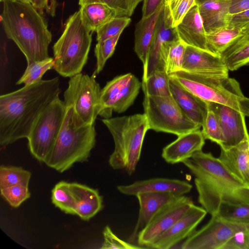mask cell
Segmentation results:
<instances>
[{
    "instance_id": "74e56055",
    "label": "cell",
    "mask_w": 249,
    "mask_h": 249,
    "mask_svg": "<svg viewBox=\"0 0 249 249\" xmlns=\"http://www.w3.org/2000/svg\"><path fill=\"white\" fill-rule=\"evenodd\" d=\"M131 22L128 17H116L96 31V40H104L123 32Z\"/></svg>"
},
{
    "instance_id": "277c9868",
    "label": "cell",
    "mask_w": 249,
    "mask_h": 249,
    "mask_svg": "<svg viewBox=\"0 0 249 249\" xmlns=\"http://www.w3.org/2000/svg\"><path fill=\"white\" fill-rule=\"evenodd\" d=\"M112 136L114 149L109 158L114 169H124L129 175L135 171L143 140L149 129L144 113L102 119Z\"/></svg>"
},
{
    "instance_id": "b9f144b4",
    "label": "cell",
    "mask_w": 249,
    "mask_h": 249,
    "mask_svg": "<svg viewBox=\"0 0 249 249\" xmlns=\"http://www.w3.org/2000/svg\"><path fill=\"white\" fill-rule=\"evenodd\" d=\"M222 249H249V223H245L225 244Z\"/></svg>"
},
{
    "instance_id": "d6a6232c",
    "label": "cell",
    "mask_w": 249,
    "mask_h": 249,
    "mask_svg": "<svg viewBox=\"0 0 249 249\" xmlns=\"http://www.w3.org/2000/svg\"><path fill=\"white\" fill-rule=\"evenodd\" d=\"M31 173L21 167H0V189L15 185L28 187Z\"/></svg>"
},
{
    "instance_id": "8fae6325",
    "label": "cell",
    "mask_w": 249,
    "mask_h": 249,
    "mask_svg": "<svg viewBox=\"0 0 249 249\" xmlns=\"http://www.w3.org/2000/svg\"><path fill=\"white\" fill-rule=\"evenodd\" d=\"M245 223L226 220L217 215H211L209 222L195 231L182 244V249H222L225 244Z\"/></svg>"
},
{
    "instance_id": "30bf717a",
    "label": "cell",
    "mask_w": 249,
    "mask_h": 249,
    "mask_svg": "<svg viewBox=\"0 0 249 249\" xmlns=\"http://www.w3.org/2000/svg\"><path fill=\"white\" fill-rule=\"evenodd\" d=\"M67 111L59 97L53 101L40 113L27 138L32 156L45 163L55 142Z\"/></svg>"
},
{
    "instance_id": "d4e9b609",
    "label": "cell",
    "mask_w": 249,
    "mask_h": 249,
    "mask_svg": "<svg viewBox=\"0 0 249 249\" xmlns=\"http://www.w3.org/2000/svg\"><path fill=\"white\" fill-rule=\"evenodd\" d=\"M165 1L166 0L155 13L149 17L142 18L136 24L134 50L143 66L146 63L156 23Z\"/></svg>"
},
{
    "instance_id": "484cf974",
    "label": "cell",
    "mask_w": 249,
    "mask_h": 249,
    "mask_svg": "<svg viewBox=\"0 0 249 249\" xmlns=\"http://www.w3.org/2000/svg\"><path fill=\"white\" fill-rule=\"evenodd\" d=\"M220 56L229 71L237 70L249 64V24Z\"/></svg>"
},
{
    "instance_id": "5b68a950",
    "label": "cell",
    "mask_w": 249,
    "mask_h": 249,
    "mask_svg": "<svg viewBox=\"0 0 249 249\" xmlns=\"http://www.w3.org/2000/svg\"><path fill=\"white\" fill-rule=\"evenodd\" d=\"M94 124L76 127L71 107H67L60 131L45 163L62 173L75 163L87 160L96 142Z\"/></svg>"
},
{
    "instance_id": "ee69618b",
    "label": "cell",
    "mask_w": 249,
    "mask_h": 249,
    "mask_svg": "<svg viewBox=\"0 0 249 249\" xmlns=\"http://www.w3.org/2000/svg\"><path fill=\"white\" fill-rule=\"evenodd\" d=\"M249 24V9L230 15L227 27L243 28Z\"/></svg>"
},
{
    "instance_id": "ba28073f",
    "label": "cell",
    "mask_w": 249,
    "mask_h": 249,
    "mask_svg": "<svg viewBox=\"0 0 249 249\" xmlns=\"http://www.w3.org/2000/svg\"><path fill=\"white\" fill-rule=\"evenodd\" d=\"M96 74L80 73L70 78L64 93V102L71 107L76 127L94 124L100 110L101 89L96 81Z\"/></svg>"
},
{
    "instance_id": "4fadbf2b",
    "label": "cell",
    "mask_w": 249,
    "mask_h": 249,
    "mask_svg": "<svg viewBox=\"0 0 249 249\" xmlns=\"http://www.w3.org/2000/svg\"><path fill=\"white\" fill-rule=\"evenodd\" d=\"M178 39L166 1L156 23L146 63L143 66L142 79L156 71H165L163 60L164 51L168 43Z\"/></svg>"
},
{
    "instance_id": "d6986e66",
    "label": "cell",
    "mask_w": 249,
    "mask_h": 249,
    "mask_svg": "<svg viewBox=\"0 0 249 249\" xmlns=\"http://www.w3.org/2000/svg\"><path fill=\"white\" fill-rule=\"evenodd\" d=\"M136 196L140 210L137 223L129 238L132 242L137 240L140 232L161 208L180 196L170 192H145L139 193Z\"/></svg>"
},
{
    "instance_id": "44dd1931",
    "label": "cell",
    "mask_w": 249,
    "mask_h": 249,
    "mask_svg": "<svg viewBox=\"0 0 249 249\" xmlns=\"http://www.w3.org/2000/svg\"><path fill=\"white\" fill-rule=\"evenodd\" d=\"M218 159L234 176L249 185V139L231 147L220 148Z\"/></svg>"
},
{
    "instance_id": "5bb4252c",
    "label": "cell",
    "mask_w": 249,
    "mask_h": 249,
    "mask_svg": "<svg viewBox=\"0 0 249 249\" xmlns=\"http://www.w3.org/2000/svg\"><path fill=\"white\" fill-rule=\"evenodd\" d=\"M208 107L217 115L223 135L220 148L235 146L249 139L245 116L241 112L227 106L208 103Z\"/></svg>"
},
{
    "instance_id": "60d3db41",
    "label": "cell",
    "mask_w": 249,
    "mask_h": 249,
    "mask_svg": "<svg viewBox=\"0 0 249 249\" xmlns=\"http://www.w3.org/2000/svg\"><path fill=\"white\" fill-rule=\"evenodd\" d=\"M103 234L104 242L101 249H137L142 248L141 246L134 245L122 240L113 232L108 226L105 228Z\"/></svg>"
},
{
    "instance_id": "4316f807",
    "label": "cell",
    "mask_w": 249,
    "mask_h": 249,
    "mask_svg": "<svg viewBox=\"0 0 249 249\" xmlns=\"http://www.w3.org/2000/svg\"><path fill=\"white\" fill-rule=\"evenodd\" d=\"M82 21L90 32H96L103 25L117 17L115 9L104 2H93L80 6Z\"/></svg>"
},
{
    "instance_id": "681fc988",
    "label": "cell",
    "mask_w": 249,
    "mask_h": 249,
    "mask_svg": "<svg viewBox=\"0 0 249 249\" xmlns=\"http://www.w3.org/2000/svg\"><path fill=\"white\" fill-rule=\"evenodd\" d=\"M14 0L20 1L21 2L28 3H31V4H32V0Z\"/></svg>"
},
{
    "instance_id": "7a4b0ae2",
    "label": "cell",
    "mask_w": 249,
    "mask_h": 249,
    "mask_svg": "<svg viewBox=\"0 0 249 249\" xmlns=\"http://www.w3.org/2000/svg\"><path fill=\"white\" fill-rule=\"evenodd\" d=\"M195 176L198 200L211 215L221 203H249V185L234 176L218 158L202 150L182 162Z\"/></svg>"
},
{
    "instance_id": "f6af8a7d",
    "label": "cell",
    "mask_w": 249,
    "mask_h": 249,
    "mask_svg": "<svg viewBox=\"0 0 249 249\" xmlns=\"http://www.w3.org/2000/svg\"><path fill=\"white\" fill-rule=\"evenodd\" d=\"M142 18H146L155 13L165 0H143Z\"/></svg>"
},
{
    "instance_id": "bcb514c9",
    "label": "cell",
    "mask_w": 249,
    "mask_h": 249,
    "mask_svg": "<svg viewBox=\"0 0 249 249\" xmlns=\"http://www.w3.org/2000/svg\"><path fill=\"white\" fill-rule=\"evenodd\" d=\"M249 9V0H230L229 13L234 14Z\"/></svg>"
},
{
    "instance_id": "83f0119b",
    "label": "cell",
    "mask_w": 249,
    "mask_h": 249,
    "mask_svg": "<svg viewBox=\"0 0 249 249\" xmlns=\"http://www.w3.org/2000/svg\"><path fill=\"white\" fill-rule=\"evenodd\" d=\"M142 83L133 75L129 82L115 92L111 105V110L118 113L124 112L134 103L138 95Z\"/></svg>"
},
{
    "instance_id": "836d02e7",
    "label": "cell",
    "mask_w": 249,
    "mask_h": 249,
    "mask_svg": "<svg viewBox=\"0 0 249 249\" xmlns=\"http://www.w3.org/2000/svg\"><path fill=\"white\" fill-rule=\"evenodd\" d=\"M54 65V59L51 57L27 65L23 74L17 81V85L24 84L27 86L40 81L45 73L53 68Z\"/></svg>"
},
{
    "instance_id": "1f68e13d",
    "label": "cell",
    "mask_w": 249,
    "mask_h": 249,
    "mask_svg": "<svg viewBox=\"0 0 249 249\" xmlns=\"http://www.w3.org/2000/svg\"><path fill=\"white\" fill-rule=\"evenodd\" d=\"M51 199L54 205L65 213L75 214L70 183L61 181L56 183L52 190Z\"/></svg>"
},
{
    "instance_id": "2e32d148",
    "label": "cell",
    "mask_w": 249,
    "mask_h": 249,
    "mask_svg": "<svg viewBox=\"0 0 249 249\" xmlns=\"http://www.w3.org/2000/svg\"><path fill=\"white\" fill-rule=\"evenodd\" d=\"M209 76H229V69L220 55L186 45L182 70Z\"/></svg>"
},
{
    "instance_id": "f5cc1de1",
    "label": "cell",
    "mask_w": 249,
    "mask_h": 249,
    "mask_svg": "<svg viewBox=\"0 0 249 249\" xmlns=\"http://www.w3.org/2000/svg\"><path fill=\"white\" fill-rule=\"evenodd\" d=\"M0 0V1H2V0Z\"/></svg>"
},
{
    "instance_id": "ac0fdd59",
    "label": "cell",
    "mask_w": 249,
    "mask_h": 249,
    "mask_svg": "<svg viewBox=\"0 0 249 249\" xmlns=\"http://www.w3.org/2000/svg\"><path fill=\"white\" fill-rule=\"evenodd\" d=\"M192 188V185L185 181L166 178H153L117 186L121 193L135 196L145 192H170L181 196L189 193Z\"/></svg>"
},
{
    "instance_id": "ffe728a7",
    "label": "cell",
    "mask_w": 249,
    "mask_h": 249,
    "mask_svg": "<svg viewBox=\"0 0 249 249\" xmlns=\"http://www.w3.org/2000/svg\"><path fill=\"white\" fill-rule=\"evenodd\" d=\"M175 27L179 39L186 45L209 52L207 34L197 5L193 6Z\"/></svg>"
},
{
    "instance_id": "f1b7e54d",
    "label": "cell",
    "mask_w": 249,
    "mask_h": 249,
    "mask_svg": "<svg viewBox=\"0 0 249 249\" xmlns=\"http://www.w3.org/2000/svg\"><path fill=\"white\" fill-rule=\"evenodd\" d=\"M242 33V28L226 27L207 34V47L209 52L220 55Z\"/></svg>"
},
{
    "instance_id": "f546056e",
    "label": "cell",
    "mask_w": 249,
    "mask_h": 249,
    "mask_svg": "<svg viewBox=\"0 0 249 249\" xmlns=\"http://www.w3.org/2000/svg\"><path fill=\"white\" fill-rule=\"evenodd\" d=\"M142 88L144 95H171L170 76L165 71H156L145 79H142Z\"/></svg>"
},
{
    "instance_id": "9a60e30c",
    "label": "cell",
    "mask_w": 249,
    "mask_h": 249,
    "mask_svg": "<svg viewBox=\"0 0 249 249\" xmlns=\"http://www.w3.org/2000/svg\"><path fill=\"white\" fill-rule=\"evenodd\" d=\"M207 211L193 204L168 230L156 239L148 248L170 249L187 238L205 217Z\"/></svg>"
},
{
    "instance_id": "cb8c5ba5",
    "label": "cell",
    "mask_w": 249,
    "mask_h": 249,
    "mask_svg": "<svg viewBox=\"0 0 249 249\" xmlns=\"http://www.w3.org/2000/svg\"><path fill=\"white\" fill-rule=\"evenodd\" d=\"M230 0H208L198 5L206 34L228 27Z\"/></svg>"
},
{
    "instance_id": "4dcf8cb0",
    "label": "cell",
    "mask_w": 249,
    "mask_h": 249,
    "mask_svg": "<svg viewBox=\"0 0 249 249\" xmlns=\"http://www.w3.org/2000/svg\"><path fill=\"white\" fill-rule=\"evenodd\" d=\"M186 45L179 39L166 46L163 54L165 71L169 75L182 70Z\"/></svg>"
},
{
    "instance_id": "7dc6e473",
    "label": "cell",
    "mask_w": 249,
    "mask_h": 249,
    "mask_svg": "<svg viewBox=\"0 0 249 249\" xmlns=\"http://www.w3.org/2000/svg\"><path fill=\"white\" fill-rule=\"evenodd\" d=\"M49 0H32V4L41 13L47 9Z\"/></svg>"
},
{
    "instance_id": "d590c367",
    "label": "cell",
    "mask_w": 249,
    "mask_h": 249,
    "mask_svg": "<svg viewBox=\"0 0 249 249\" xmlns=\"http://www.w3.org/2000/svg\"><path fill=\"white\" fill-rule=\"evenodd\" d=\"M121 33L106 39L98 41L94 49L96 58V66L94 72L99 73L104 69L107 59L113 54Z\"/></svg>"
},
{
    "instance_id": "9c48e42d",
    "label": "cell",
    "mask_w": 249,
    "mask_h": 249,
    "mask_svg": "<svg viewBox=\"0 0 249 249\" xmlns=\"http://www.w3.org/2000/svg\"><path fill=\"white\" fill-rule=\"evenodd\" d=\"M142 105L149 129L179 136L201 127L185 115L172 95H144Z\"/></svg>"
},
{
    "instance_id": "e575fe53",
    "label": "cell",
    "mask_w": 249,
    "mask_h": 249,
    "mask_svg": "<svg viewBox=\"0 0 249 249\" xmlns=\"http://www.w3.org/2000/svg\"><path fill=\"white\" fill-rule=\"evenodd\" d=\"M214 215L231 222L249 223V203H221Z\"/></svg>"
},
{
    "instance_id": "f35d334b",
    "label": "cell",
    "mask_w": 249,
    "mask_h": 249,
    "mask_svg": "<svg viewBox=\"0 0 249 249\" xmlns=\"http://www.w3.org/2000/svg\"><path fill=\"white\" fill-rule=\"evenodd\" d=\"M0 189L2 197L14 207H18L30 196L28 187L23 185H15Z\"/></svg>"
},
{
    "instance_id": "3957f363",
    "label": "cell",
    "mask_w": 249,
    "mask_h": 249,
    "mask_svg": "<svg viewBox=\"0 0 249 249\" xmlns=\"http://www.w3.org/2000/svg\"><path fill=\"white\" fill-rule=\"evenodd\" d=\"M0 21L6 37L24 55L27 65L50 56L52 34L45 18L31 3L2 0Z\"/></svg>"
},
{
    "instance_id": "8d00e7d4",
    "label": "cell",
    "mask_w": 249,
    "mask_h": 249,
    "mask_svg": "<svg viewBox=\"0 0 249 249\" xmlns=\"http://www.w3.org/2000/svg\"><path fill=\"white\" fill-rule=\"evenodd\" d=\"M201 127V131L205 140L214 142L219 146L222 144L223 135L218 117L209 107Z\"/></svg>"
},
{
    "instance_id": "8992f818",
    "label": "cell",
    "mask_w": 249,
    "mask_h": 249,
    "mask_svg": "<svg viewBox=\"0 0 249 249\" xmlns=\"http://www.w3.org/2000/svg\"><path fill=\"white\" fill-rule=\"evenodd\" d=\"M169 76L201 100L227 106L249 116V98L244 95L234 78L206 76L183 70Z\"/></svg>"
},
{
    "instance_id": "e0dca14e",
    "label": "cell",
    "mask_w": 249,
    "mask_h": 249,
    "mask_svg": "<svg viewBox=\"0 0 249 249\" xmlns=\"http://www.w3.org/2000/svg\"><path fill=\"white\" fill-rule=\"evenodd\" d=\"M205 140L200 129L183 134L163 148L161 156L170 164L183 162L202 150Z\"/></svg>"
},
{
    "instance_id": "c3c4849f",
    "label": "cell",
    "mask_w": 249,
    "mask_h": 249,
    "mask_svg": "<svg viewBox=\"0 0 249 249\" xmlns=\"http://www.w3.org/2000/svg\"><path fill=\"white\" fill-rule=\"evenodd\" d=\"M93 2H104V0H79V5L81 6L85 4Z\"/></svg>"
},
{
    "instance_id": "603a6c76",
    "label": "cell",
    "mask_w": 249,
    "mask_h": 249,
    "mask_svg": "<svg viewBox=\"0 0 249 249\" xmlns=\"http://www.w3.org/2000/svg\"><path fill=\"white\" fill-rule=\"evenodd\" d=\"M74 200L75 213L84 220H89L103 208V198L99 192L88 186L70 183Z\"/></svg>"
},
{
    "instance_id": "52a82bcc",
    "label": "cell",
    "mask_w": 249,
    "mask_h": 249,
    "mask_svg": "<svg viewBox=\"0 0 249 249\" xmlns=\"http://www.w3.org/2000/svg\"><path fill=\"white\" fill-rule=\"evenodd\" d=\"M91 41V32L84 25L79 10L75 12L67 19L62 34L53 46V69L64 77L81 73Z\"/></svg>"
},
{
    "instance_id": "7bdbcfd3",
    "label": "cell",
    "mask_w": 249,
    "mask_h": 249,
    "mask_svg": "<svg viewBox=\"0 0 249 249\" xmlns=\"http://www.w3.org/2000/svg\"><path fill=\"white\" fill-rule=\"evenodd\" d=\"M142 0H104V2L115 10L117 17H130Z\"/></svg>"
},
{
    "instance_id": "816d5d0a",
    "label": "cell",
    "mask_w": 249,
    "mask_h": 249,
    "mask_svg": "<svg viewBox=\"0 0 249 249\" xmlns=\"http://www.w3.org/2000/svg\"><path fill=\"white\" fill-rule=\"evenodd\" d=\"M166 0L167 2H169V1H171L172 0Z\"/></svg>"
},
{
    "instance_id": "6da1fadb",
    "label": "cell",
    "mask_w": 249,
    "mask_h": 249,
    "mask_svg": "<svg viewBox=\"0 0 249 249\" xmlns=\"http://www.w3.org/2000/svg\"><path fill=\"white\" fill-rule=\"evenodd\" d=\"M60 80L56 77L24 86L0 97V144L5 146L27 138L38 117L59 97Z\"/></svg>"
},
{
    "instance_id": "f907efd6",
    "label": "cell",
    "mask_w": 249,
    "mask_h": 249,
    "mask_svg": "<svg viewBox=\"0 0 249 249\" xmlns=\"http://www.w3.org/2000/svg\"><path fill=\"white\" fill-rule=\"evenodd\" d=\"M208 0H195V1H196V5H199L200 4V3L203 2H205L206 1H207Z\"/></svg>"
},
{
    "instance_id": "7402d4cb",
    "label": "cell",
    "mask_w": 249,
    "mask_h": 249,
    "mask_svg": "<svg viewBox=\"0 0 249 249\" xmlns=\"http://www.w3.org/2000/svg\"><path fill=\"white\" fill-rule=\"evenodd\" d=\"M171 95L185 115L202 126L208 110V103L194 95L170 77Z\"/></svg>"
},
{
    "instance_id": "ab89813d",
    "label": "cell",
    "mask_w": 249,
    "mask_h": 249,
    "mask_svg": "<svg viewBox=\"0 0 249 249\" xmlns=\"http://www.w3.org/2000/svg\"><path fill=\"white\" fill-rule=\"evenodd\" d=\"M166 3L174 27L178 24L188 11L196 5L195 0H172Z\"/></svg>"
},
{
    "instance_id": "7c38bea8",
    "label": "cell",
    "mask_w": 249,
    "mask_h": 249,
    "mask_svg": "<svg viewBox=\"0 0 249 249\" xmlns=\"http://www.w3.org/2000/svg\"><path fill=\"white\" fill-rule=\"evenodd\" d=\"M194 204L184 195L165 205L153 216L139 233L137 241L140 246H149L168 230Z\"/></svg>"
}]
</instances>
